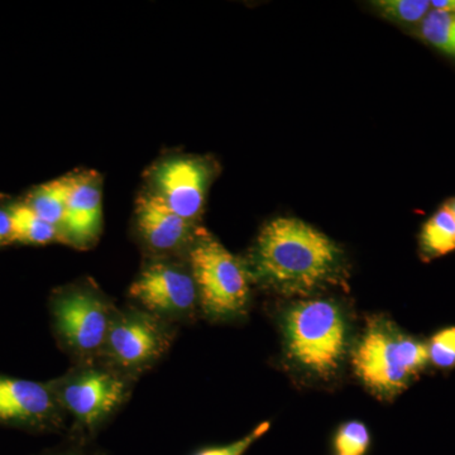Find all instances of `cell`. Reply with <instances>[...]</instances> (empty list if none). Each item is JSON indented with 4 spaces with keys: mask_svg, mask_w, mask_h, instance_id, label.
<instances>
[{
    "mask_svg": "<svg viewBox=\"0 0 455 455\" xmlns=\"http://www.w3.org/2000/svg\"><path fill=\"white\" fill-rule=\"evenodd\" d=\"M269 427H271V424L266 421V423L259 424V427H254L244 438L235 440V442L226 445L203 448L194 455H244L257 440L262 438L267 433Z\"/></svg>",
    "mask_w": 455,
    "mask_h": 455,
    "instance_id": "ffe728a7",
    "label": "cell"
},
{
    "mask_svg": "<svg viewBox=\"0 0 455 455\" xmlns=\"http://www.w3.org/2000/svg\"><path fill=\"white\" fill-rule=\"evenodd\" d=\"M137 227L157 252H172L194 239V224L179 217L155 193L142 194L136 205Z\"/></svg>",
    "mask_w": 455,
    "mask_h": 455,
    "instance_id": "8fae6325",
    "label": "cell"
},
{
    "mask_svg": "<svg viewBox=\"0 0 455 455\" xmlns=\"http://www.w3.org/2000/svg\"><path fill=\"white\" fill-rule=\"evenodd\" d=\"M62 455H85V454H83V453H66V454H62Z\"/></svg>",
    "mask_w": 455,
    "mask_h": 455,
    "instance_id": "cb8c5ba5",
    "label": "cell"
},
{
    "mask_svg": "<svg viewBox=\"0 0 455 455\" xmlns=\"http://www.w3.org/2000/svg\"><path fill=\"white\" fill-rule=\"evenodd\" d=\"M287 350L296 363L328 376L339 367L347 349V324L331 301L310 300L293 305L284 314Z\"/></svg>",
    "mask_w": 455,
    "mask_h": 455,
    "instance_id": "3957f363",
    "label": "cell"
},
{
    "mask_svg": "<svg viewBox=\"0 0 455 455\" xmlns=\"http://www.w3.org/2000/svg\"><path fill=\"white\" fill-rule=\"evenodd\" d=\"M427 346L431 364L445 371L455 368V326L434 334Z\"/></svg>",
    "mask_w": 455,
    "mask_h": 455,
    "instance_id": "d6986e66",
    "label": "cell"
},
{
    "mask_svg": "<svg viewBox=\"0 0 455 455\" xmlns=\"http://www.w3.org/2000/svg\"><path fill=\"white\" fill-rule=\"evenodd\" d=\"M430 7L434 11L453 13L455 12V0H431Z\"/></svg>",
    "mask_w": 455,
    "mask_h": 455,
    "instance_id": "7402d4cb",
    "label": "cell"
},
{
    "mask_svg": "<svg viewBox=\"0 0 455 455\" xmlns=\"http://www.w3.org/2000/svg\"><path fill=\"white\" fill-rule=\"evenodd\" d=\"M68 188H70V176L56 179L36 188L26 202L27 205L31 206L42 220L55 227L60 235L64 224Z\"/></svg>",
    "mask_w": 455,
    "mask_h": 455,
    "instance_id": "5bb4252c",
    "label": "cell"
},
{
    "mask_svg": "<svg viewBox=\"0 0 455 455\" xmlns=\"http://www.w3.org/2000/svg\"><path fill=\"white\" fill-rule=\"evenodd\" d=\"M130 295L151 313L172 317L188 315L199 300L191 271L166 262L143 269L132 283Z\"/></svg>",
    "mask_w": 455,
    "mask_h": 455,
    "instance_id": "9c48e42d",
    "label": "cell"
},
{
    "mask_svg": "<svg viewBox=\"0 0 455 455\" xmlns=\"http://www.w3.org/2000/svg\"><path fill=\"white\" fill-rule=\"evenodd\" d=\"M127 394L119 374L85 368L68 374L60 387V401L80 427L92 429L112 414Z\"/></svg>",
    "mask_w": 455,
    "mask_h": 455,
    "instance_id": "8992f818",
    "label": "cell"
},
{
    "mask_svg": "<svg viewBox=\"0 0 455 455\" xmlns=\"http://www.w3.org/2000/svg\"><path fill=\"white\" fill-rule=\"evenodd\" d=\"M211 170L202 158L171 157L152 173L156 196L185 220L196 224L202 215Z\"/></svg>",
    "mask_w": 455,
    "mask_h": 455,
    "instance_id": "ba28073f",
    "label": "cell"
},
{
    "mask_svg": "<svg viewBox=\"0 0 455 455\" xmlns=\"http://www.w3.org/2000/svg\"><path fill=\"white\" fill-rule=\"evenodd\" d=\"M53 317L57 331L68 348L80 355H92L106 347L116 315L100 293L73 287L56 299Z\"/></svg>",
    "mask_w": 455,
    "mask_h": 455,
    "instance_id": "5b68a950",
    "label": "cell"
},
{
    "mask_svg": "<svg viewBox=\"0 0 455 455\" xmlns=\"http://www.w3.org/2000/svg\"><path fill=\"white\" fill-rule=\"evenodd\" d=\"M373 7L381 16L403 26L418 27L430 12L429 0H379Z\"/></svg>",
    "mask_w": 455,
    "mask_h": 455,
    "instance_id": "e0dca14e",
    "label": "cell"
},
{
    "mask_svg": "<svg viewBox=\"0 0 455 455\" xmlns=\"http://www.w3.org/2000/svg\"><path fill=\"white\" fill-rule=\"evenodd\" d=\"M169 340L166 329L154 316L128 311L114 317L103 350L116 366L140 371L163 355Z\"/></svg>",
    "mask_w": 455,
    "mask_h": 455,
    "instance_id": "52a82bcc",
    "label": "cell"
},
{
    "mask_svg": "<svg viewBox=\"0 0 455 455\" xmlns=\"http://www.w3.org/2000/svg\"><path fill=\"white\" fill-rule=\"evenodd\" d=\"M103 218L100 176L92 171L70 176L61 238L77 247L97 239Z\"/></svg>",
    "mask_w": 455,
    "mask_h": 455,
    "instance_id": "30bf717a",
    "label": "cell"
},
{
    "mask_svg": "<svg viewBox=\"0 0 455 455\" xmlns=\"http://www.w3.org/2000/svg\"><path fill=\"white\" fill-rule=\"evenodd\" d=\"M416 35L440 52L455 59V12L430 9L423 22L416 27Z\"/></svg>",
    "mask_w": 455,
    "mask_h": 455,
    "instance_id": "2e32d148",
    "label": "cell"
},
{
    "mask_svg": "<svg viewBox=\"0 0 455 455\" xmlns=\"http://www.w3.org/2000/svg\"><path fill=\"white\" fill-rule=\"evenodd\" d=\"M254 275L283 293L307 295L343 276L340 248L296 218H277L260 230L253 248Z\"/></svg>",
    "mask_w": 455,
    "mask_h": 455,
    "instance_id": "6da1fadb",
    "label": "cell"
},
{
    "mask_svg": "<svg viewBox=\"0 0 455 455\" xmlns=\"http://www.w3.org/2000/svg\"><path fill=\"white\" fill-rule=\"evenodd\" d=\"M353 367L374 394L394 397L429 363L424 341L403 333L394 323L374 319L353 352Z\"/></svg>",
    "mask_w": 455,
    "mask_h": 455,
    "instance_id": "7a4b0ae2",
    "label": "cell"
},
{
    "mask_svg": "<svg viewBox=\"0 0 455 455\" xmlns=\"http://www.w3.org/2000/svg\"><path fill=\"white\" fill-rule=\"evenodd\" d=\"M419 245L425 260L439 259L454 252L455 218L445 204L425 221Z\"/></svg>",
    "mask_w": 455,
    "mask_h": 455,
    "instance_id": "4fadbf2b",
    "label": "cell"
},
{
    "mask_svg": "<svg viewBox=\"0 0 455 455\" xmlns=\"http://www.w3.org/2000/svg\"><path fill=\"white\" fill-rule=\"evenodd\" d=\"M331 445L337 455H367L372 445V436L366 425L352 420L338 427Z\"/></svg>",
    "mask_w": 455,
    "mask_h": 455,
    "instance_id": "ac0fdd59",
    "label": "cell"
},
{
    "mask_svg": "<svg viewBox=\"0 0 455 455\" xmlns=\"http://www.w3.org/2000/svg\"><path fill=\"white\" fill-rule=\"evenodd\" d=\"M445 205L448 206L449 211L451 212V214H453L455 218V196L451 197V199L447 200V202H445Z\"/></svg>",
    "mask_w": 455,
    "mask_h": 455,
    "instance_id": "603a6c76",
    "label": "cell"
},
{
    "mask_svg": "<svg viewBox=\"0 0 455 455\" xmlns=\"http://www.w3.org/2000/svg\"><path fill=\"white\" fill-rule=\"evenodd\" d=\"M12 223V242L25 244H47L61 239L59 230L42 220L26 203L8 209Z\"/></svg>",
    "mask_w": 455,
    "mask_h": 455,
    "instance_id": "9a60e30c",
    "label": "cell"
},
{
    "mask_svg": "<svg viewBox=\"0 0 455 455\" xmlns=\"http://www.w3.org/2000/svg\"><path fill=\"white\" fill-rule=\"evenodd\" d=\"M12 243V223L8 211L0 209V247Z\"/></svg>",
    "mask_w": 455,
    "mask_h": 455,
    "instance_id": "44dd1931",
    "label": "cell"
},
{
    "mask_svg": "<svg viewBox=\"0 0 455 455\" xmlns=\"http://www.w3.org/2000/svg\"><path fill=\"white\" fill-rule=\"evenodd\" d=\"M55 411V397L46 386L27 379H0L2 423L46 420Z\"/></svg>",
    "mask_w": 455,
    "mask_h": 455,
    "instance_id": "7c38bea8",
    "label": "cell"
},
{
    "mask_svg": "<svg viewBox=\"0 0 455 455\" xmlns=\"http://www.w3.org/2000/svg\"><path fill=\"white\" fill-rule=\"evenodd\" d=\"M190 271L200 304L209 315L233 316L247 307L248 269L212 235L197 233L190 250Z\"/></svg>",
    "mask_w": 455,
    "mask_h": 455,
    "instance_id": "277c9868",
    "label": "cell"
}]
</instances>
